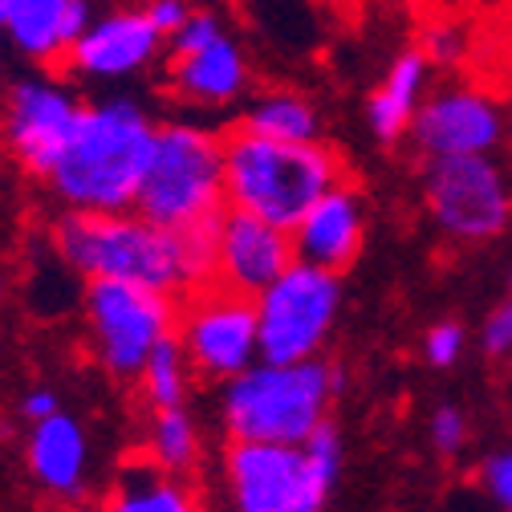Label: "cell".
Returning a JSON list of instances; mask_svg holds the SVG:
<instances>
[{"mask_svg": "<svg viewBox=\"0 0 512 512\" xmlns=\"http://www.w3.org/2000/svg\"><path fill=\"white\" fill-rule=\"evenodd\" d=\"M220 228V224H216ZM216 228L167 232L131 212H61L49 244L82 281H131L171 297L200 289L216 273Z\"/></svg>", "mask_w": 512, "mask_h": 512, "instance_id": "obj_1", "label": "cell"}, {"mask_svg": "<svg viewBox=\"0 0 512 512\" xmlns=\"http://www.w3.org/2000/svg\"><path fill=\"white\" fill-rule=\"evenodd\" d=\"M159 122L139 98L86 102L78 126L45 175L49 196L66 212H131L155 151Z\"/></svg>", "mask_w": 512, "mask_h": 512, "instance_id": "obj_2", "label": "cell"}, {"mask_svg": "<svg viewBox=\"0 0 512 512\" xmlns=\"http://www.w3.org/2000/svg\"><path fill=\"white\" fill-rule=\"evenodd\" d=\"M342 179H350V163L326 139L281 143V139H261V135L236 131V126L224 131L228 208L261 216L285 232H293L301 224V216Z\"/></svg>", "mask_w": 512, "mask_h": 512, "instance_id": "obj_3", "label": "cell"}, {"mask_svg": "<svg viewBox=\"0 0 512 512\" xmlns=\"http://www.w3.org/2000/svg\"><path fill=\"white\" fill-rule=\"evenodd\" d=\"M135 212L167 232L216 228L220 216L228 212L224 131H212L208 122L196 118L159 122Z\"/></svg>", "mask_w": 512, "mask_h": 512, "instance_id": "obj_4", "label": "cell"}, {"mask_svg": "<svg viewBox=\"0 0 512 512\" xmlns=\"http://www.w3.org/2000/svg\"><path fill=\"white\" fill-rule=\"evenodd\" d=\"M338 370L326 358L309 362H252L220 387V419L232 439L305 443L330 419L338 399Z\"/></svg>", "mask_w": 512, "mask_h": 512, "instance_id": "obj_5", "label": "cell"}, {"mask_svg": "<svg viewBox=\"0 0 512 512\" xmlns=\"http://www.w3.org/2000/svg\"><path fill=\"white\" fill-rule=\"evenodd\" d=\"M342 472V439L326 419L305 443L232 439L224 476L236 512H322Z\"/></svg>", "mask_w": 512, "mask_h": 512, "instance_id": "obj_6", "label": "cell"}, {"mask_svg": "<svg viewBox=\"0 0 512 512\" xmlns=\"http://www.w3.org/2000/svg\"><path fill=\"white\" fill-rule=\"evenodd\" d=\"M419 200L447 244L484 248L512 228V171L500 155L435 159L419 171Z\"/></svg>", "mask_w": 512, "mask_h": 512, "instance_id": "obj_7", "label": "cell"}, {"mask_svg": "<svg viewBox=\"0 0 512 512\" xmlns=\"http://www.w3.org/2000/svg\"><path fill=\"white\" fill-rule=\"evenodd\" d=\"M82 322L94 362L110 378L126 382L139 378L143 362L155 354L159 342L175 338L179 297L131 281H86Z\"/></svg>", "mask_w": 512, "mask_h": 512, "instance_id": "obj_8", "label": "cell"}, {"mask_svg": "<svg viewBox=\"0 0 512 512\" xmlns=\"http://www.w3.org/2000/svg\"><path fill=\"white\" fill-rule=\"evenodd\" d=\"M252 305H256L261 362L285 366V362L322 358L342 313V277L293 261L265 293L252 297Z\"/></svg>", "mask_w": 512, "mask_h": 512, "instance_id": "obj_9", "label": "cell"}, {"mask_svg": "<svg viewBox=\"0 0 512 512\" xmlns=\"http://www.w3.org/2000/svg\"><path fill=\"white\" fill-rule=\"evenodd\" d=\"M175 342L183 346L191 374L208 382H228L261 362V338H256V305L252 297L208 281L179 297Z\"/></svg>", "mask_w": 512, "mask_h": 512, "instance_id": "obj_10", "label": "cell"}, {"mask_svg": "<svg viewBox=\"0 0 512 512\" xmlns=\"http://www.w3.org/2000/svg\"><path fill=\"white\" fill-rule=\"evenodd\" d=\"M82 106L86 102L70 82L53 74H21L0 90V147L25 175L45 183L74 135Z\"/></svg>", "mask_w": 512, "mask_h": 512, "instance_id": "obj_11", "label": "cell"}, {"mask_svg": "<svg viewBox=\"0 0 512 512\" xmlns=\"http://www.w3.org/2000/svg\"><path fill=\"white\" fill-rule=\"evenodd\" d=\"M512 135V118L496 94L472 82H443L431 86L415 110L407 147L419 163L435 159H472L500 155Z\"/></svg>", "mask_w": 512, "mask_h": 512, "instance_id": "obj_12", "label": "cell"}, {"mask_svg": "<svg viewBox=\"0 0 512 512\" xmlns=\"http://www.w3.org/2000/svg\"><path fill=\"white\" fill-rule=\"evenodd\" d=\"M167 37L151 25L143 9H114L90 21V29L66 53V66L82 82H126L159 66Z\"/></svg>", "mask_w": 512, "mask_h": 512, "instance_id": "obj_13", "label": "cell"}, {"mask_svg": "<svg viewBox=\"0 0 512 512\" xmlns=\"http://www.w3.org/2000/svg\"><path fill=\"white\" fill-rule=\"evenodd\" d=\"M163 86L187 110H232L252 90V66L244 45L224 29L196 49H167Z\"/></svg>", "mask_w": 512, "mask_h": 512, "instance_id": "obj_14", "label": "cell"}, {"mask_svg": "<svg viewBox=\"0 0 512 512\" xmlns=\"http://www.w3.org/2000/svg\"><path fill=\"white\" fill-rule=\"evenodd\" d=\"M293 261H297L293 232H285L261 216L236 212V208H228L220 216L212 281H220L244 297H256V293H265Z\"/></svg>", "mask_w": 512, "mask_h": 512, "instance_id": "obj_15", "label": "cell"}, {"mask_svg": "<svg viewBox=\"0 0 512 512\" xmlns=\"http://www.w3.org/2000/svg\"><path fill=\"white\" fill-rule=\"evenodd\" d=\"M366 228L370 220H366L362 187L354 179H342L301 216V224L293 228V252H297V261L342 277L358 265Z\"/></svg>", "mask_w": 512, "mask_h": 512, "instance_id": "obj_16", "label": "cell"}, {"mask_svg": "<svg viewBox=\"0 0 512 512\" xmlns=\"http://www.w3.org/2000/svg\"><path fill=\"white\" fill-rule=\"evenodd\" d=\"M90 21V0H5L0 37L9 41L17 57L49 70L66 61V53L90 29Z\"/></svg>", "mask_w": 512, "mask_h": 512, "instance_id": "obj_17", "label": "cell"}, {"mask_svg": "<svg viewBox=\"0 0 512 512\" xmlns=\"http://www.w3.org/2000/svg\"><path fill=\"white\" fill-rule=\"evenodd\" d=\"M431 90V61L423 57L419 45H407L399 49L382 78L370 86L366 94V131L378 147H403L407 135H411V122H415V110L419 102L427 98Z\"/></svg>", "mask_w": 512, "mask_h": 512, "instance_id": "obj_18", "label": "cell"}, {"mask_svg": "<svg viewBox=\"0 0 512 512\" xmlns=\"http://www.w3.org/2000/svg\"><path fill=\"white\" fill-rule=\"evenodd\" d=\"M25 460H29V472L37 476V484L45 492L78 496L86 484V464H90L86 427L70 411H57L45 423H33Z\"/></svg>", "mask_w": 512, "mask_h": 512, "instance_id": "obj_19", "label": "cell"}, {"mask_svg": "<svg viewBox=\"0 0 512 512\" xmlns=\"http://www.w3.org/2000/svg\"><path fill=\"white\" fill-rule=\"evenodd\" d=\"M236 131L261 135V139H281V143H317L326 139V114L309 94L277 86V90H261L240 102L236 114Z\"/></svg>", "mask_w": 512, "mask_h": 512, "instance_id": "obj_20", "label": "cell"}, {"mask_svg": "<svg viewBox=\"0 0 512 512\" xmlns=\"http://www.w3.org/2000/svg\"><path fill=\"white\" fill-rule=\"evenodd\" d=\"M106 512H200V500L179 476L159 472L151 460L126 464Z\"/></svg>", "mask_w": 512, "mask_h": 512, "instance_id": "obj_21", "label": "cell"}, {"mask_svg": "<svg viewBox=\"0 0 512 512\" xmlns=\"http://www.w3.org/2000/svg\"><path fill=\"white\" fill-rule=\"evenodd\" d=\"M147 460L167 476H187L200 460V427L187 407L151 411L147 419Z\"/></svg>", "mask_w": 512, "mask_h": 512, "instance_id": "obj_22", "label": "cell"}, {"mask_svg": "<svg viewBox=\"0 0 512 512\" xmlns=\"http://www.w3.org/2000/svg\"><path fill=\"white\" fill-rule=\"evenodd\" d=\"M187 382H191V362L175 338L159 342L155 354L139 370V391L147 411H167V407H187Z\"/></svg>", "mask_w": 512, "mask_h": 512, "instance_id": "obj_23", "label": "cell"}, {"mask_svg": "<svg viewBox=\"0 0 512 512\" xmlns=\"http://www.w3.org/2000/svg\"><path fill=\"white\" fill-rule=\"evenodd\" d=\"M468 350V326L460 317H443V322L427 326L423 334V362L431 370H452Z\"/></svg>", "mask_w": 512, "mask_h": 512, "instance_id": "obj_24", "label": "cell"}, {"mask_svg": "<svg viewBox=\"0 0 512 512\" xmlns=\"http://www.w3.org/2000/svg\"><path fill=\"white\" fill-rule=\"evenodd\" d=\"M427 431H431V447H435L439 456H447V460L460 456L464 447H468V415L456 403H439L431 411Z\"/></svg>", "mask_w": 512, "mask_h": 512, "instance_id": "obj_25", "label": "cell"}, {"mask_svg": "<svg viewBox=\"0 0 512 512\" xmlns=\"http://www.w3.org/2000/svg\"><path fill=\"white\" fill-rule=\"evenodd\" d=\"M480 350L492 362H512V289H508V297H500L488 309V317L480 322Z\"/></svg>", "mask_w": 512, "mask_h": 512, "instance_id": "obj_26", "label": "cell"}, {"mask_svg": "<svg viewBox=\"0 0 512 512\" xmlns=\"http://www.w3.org/2000/svg\"><path fill=\"white\" fill-rule=\"evenodd\" d=\"M415 45L431 61V70H456L460 61H464V33L456 25H447V21L443 25H431Z\"/></svg>", "mask_w": 512, "mask_h": 512, "instance_id": "obj_27", "label": "cell"}, {"mask_svg": "<svg viewBox=\"0 0 512 512\" xmlns=\"http://www.w3.org/2000/svg\"><path fill=\"white\" fill-rule=\"evenodd\" d=\"M480 484L504 512H512V447H500L480 464Z\"/></svg>", "mask_w": 512, "mask_h": 512, "instance_id": "obj_28", "label": "cell"}, {"mask_svg": "<svg viewBox=\"0 0 512 512\" xmlns=\"http://www.w3.org/2000/svg\"><path fill=\"white\" fill-rule=\"evenodd\" d=\"M139 9L151 17V25H155L163 37L179 33V29L187 25V17L196 13V5H191V0H143Z\"/></svg>", "mask_w": 512, "mask_h": 512, "instance_id": "obj_29", "label": "cell"}, {"mask_svg": "<svg viewBox=\"0 0 512 512\" xmlns=\"http://www.w3.org/2000/svg\"><path fill=\"white\" fill-rule=\"evenodd\" d=\"M57 411H61V399H57V391H49V387H33V391L21 395V415H25L29 423H45V419L57 415Z\"/></svg>", "mask_w": 512, "mask_h": 512, "instance_id": "obj_30", "label": "cell"}, {"mask_svg": "<svg viewBox=\"0 0 512 512\" xmlns=\"http://www.w3.org/2000/svg\"><path fill=\"white\" fill-rule=\"evenodd\" d=\"M0 305H5V277H0Z\"/></svg>", "mask_w": 512, "mask_h": 512, "instance_id": "obj_31", "label": "cell"}, {"mask_svg": "<svg viewBox=\"0 0 512 512\" xmlns=\"http://www.w3.org/2000/svg\"><path fill=\"white\" fill-rule=\"evenodd\" d=\"M0 21H5V0H0Z\"/></svg>", "mask_w": 512, "mask_h": 512, "instance_id": "obj_32", "label": "cell"}, {"mask_svg": "<svg viewBox=\"0 0 512 512\" xmlns=\"http://www.w3.org/2000/svg\"><path fill=\"white\" fill-rule=\"evenodd\" d=\"M508 289H512V269H508Z\"/></svg>", "mask_w": 512, "mask_h": 512, "instance_id": "obj_33", "label": "cell"}]
</instances>
